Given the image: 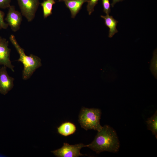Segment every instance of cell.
<instances>
[{
    "mask_svg": "<svg viewBox=\"0 0 157 157\" xmlns=\"http://www.w3.org/2000/svg\"><path fill=\"white\" fill-rule=\"evenodd\" d=\"M22 16L30 22L34 19L40 4L39 0H17Z\"/></svg>",
    "mask_w": 157,
    "mask_h": 157,
    "instance_id": "cell-4",
    "label": "cell"
},
{
    "mask_svg": "<svg viewBox=\"0 0 157 157\" xmlns=\"http://www.w3.org/2000/svg\"><path fill=\"white\" fill-rule=\"evenodd\" d=\"M101 17L104 19L105 25L109 28L108 37L112 38L118 32L116 28L118 21L114 19L112 16L108 14H107L105 16L101 15Z\"/></svg>",
    "mask_w": 157,
    "mask_h": 157,
    "instance_id": "cell-10",
    "label": "cell"
},
{
    "mask_svg": "<svg viewBox=\"0 0 157 157\" xmlns=\"http://www.w3.org/2000/svg\"><path fill=\"white\" fill-rule=\"evenodd\" d=\"M63 1V0H58L59 1Z\"/></svg>",
    "mask_w": 157,
    "mask_h": 157,
    "instance_id": "cell-19",
    "label": "cell"
},
{
    "mask_svg": "<svg viewBox=\"0 0 157 157\" xmlns=\"http://www.w3.org/2000/svg\"><path fill=\"white\" fill-rule=\"evenodd\" d=\"M101 115L100 109L83 107L78 116V121L81 127L86 130L93 129L99 131L102 127L100 122Z\"/></svg>",
    "mask_w": 157,
    "mask_h": 157,
    "instance_id": "cell-3",
    "label": "cell"
},
{
    "mask_svg": "<svg viewBox=\"0 0 157 157\" xmlns=\"http://www.w3.org/2000/svg\"><path fill=\"white\" fill-rule=\"evenodd\" d=\"M57 130L59 134L67 136L74 133L76 130V127L73 123L67 122L63 123L58 127Z\"/></svg>",
    "mask_w": 157,
    "mask_h": 157,
    "instance_id": "cell-11",
    "label": "cell"
},
{
    "mask_svg": "<svg viewBox=\"0 0 157 157\" xmlns=\"http://www.w3.org/2000/svg\"><path fill=\"white\" fill-rule=\"evenodd\" d=\"M22 16L21 13L17 10L14 6L11 5L8 8L5 20L13 32L19 30L22 20Z\"/></svg>",
    "mask_w": 157,
    "mask_h": 157,
    "instance_id": "cell-6",
    "label": "cell"
},
{
    "mask_svg": "<svg viewBox=\"0 0 157 157\" xmlns=\"http://www.w3.org/2000/svg\"><path fill=\"white\" fill-rule=\"evenodd\" d=\"M9 40L19 55V58L17 61L21 62L23 65L22 78L24 80H27L37 69L42 66L41 60L38 56L33 54L28 56L26 55L24 50L19 45L13 35H10Z\"/></svg>",
    "mask_w": 157,
    "mask_h": 157,
    "instance_id": "cell-2",
    "label": "cell"
},
{
    "mask_svg": "<svg viewBox=\"0 0 157 157\" xmlns=\"http://www.w3.org/2000/svg\"><path fill=\"white\" fill-rule=\"evenodd\" d=\"M89 0H63L67 8L69 10L72 18H74L81 8L83 4Z\"/></svg>",
    "mask_w": 157,
    "mask_h": 157,
    "instance_id": "cell-9",
    "label": "cell"
},
{
    "mask_svg": "<svg viewBox=\"0 0 157 157\" xmlns=\"http://www.w3.org/2000/svg\"><path fill=\"white\" fill-rule=\"evenodd\" d=\"M4 12L0 10V29H6L8 26V24L4 21Z\"/></svg>",
    "mask_w": 157,
    "mask_h": 157,
    "instance_id": "cell-16",
    "label": "cell"
},
{
    "mask_svg": "<svg viewBox=\"0 0 157 157\" xmlns=\"http://www.w3.org/2000/svg\"><path fill=\"white\" fill-rule=\"evenodd\" d=\"M123 0H112V2L111 4L112 7H113L114 5L117 3Z\"/></svg>",
    "mask_w": 157,
    "mask_h": 157,
    "instance_id": "cell-18",
    "label": "cell"
},
{
    "mask_svg": "<svg viewBox=\"0 0 157 157\" xmlns=\"http://www.w3.org/2000/svg\"><path fill=\"white\" fill-rule=\"evenodd\" d=\"M56 0H44L40 3L42 7L44 18H45L52 13L53 5L56 3Z\"/></svg>",
    "mask_w": 157,
    "mask_h": 157,
    "instance_id": "cell-12",
    "label": "cell"
},
{
    "mask_svg": "<svg viewBox=\"0 0 157 157\" xmlns=\"http://www.w3.org/2000/svg\"><path fill=\"white\" fill-rule=\"evenodd\" d=\"M147 129L151 131L153 135H155L157 138V112H155L154 114L146 121Z\"/></svg>",
    "mask_w": 157,
    "mask_h": 157,
    "instance_id": "cell-13",
    "label": "cell"
},
{
    "mask_svg": "<svg viewBox=\"0 0 157 157\" xmlns=\"http://www.w3.org/2000/svg\"><path fill=\"white\" fill-rule=\"evenodd\" d=\"M9 41L0 36V65H3L14 72V66L10 60L11 49L8 48Z\"/></svg>",
    "mask_w": 157,
    "mask_h": 157,
    "instance_id": "cell-7",
    "label": "cell"
},
{
    "mask_svg": "<svg viewBox=\"0 0 157 157\" xmlns=\"http://www.w3.org/2000/svg\"><path fill=\"white\" fill-rule=\"evenodd\" d=\"M11 0H0V8H8L11 6Z\"/></svg>",
    "mask_w": 157,
    "mask_h": 157,
    "instance_id": "cell-17",
    "label": "cell"
},
{
    "mask_svg": "<svg viewBox=\"0 0 157 157\" xmlns=\"http://www.w3.org/2000/svg\"><path fill=\"white\" fill-rule=\"evenodd\" d=\"M6 69L5 66L0 68V93L3 95L7 94L14 86V78L9 76Z\"/></svg>",
    "mask_w": 157,
    "mask_h": 157,
    "instance_id": "cell-8",
    "label": "cell"
},
{
    "mask_svg": "<svg viewBox=\"0 0 157 157\" xmlns=\"http://www.w3.org/2000/svg\"><path fill=\"white\" fill-rule=\"evenodd\" d=\"M86 145V147L99 154L104 151L117 152L120 143L115 130L110 126L106 125L98 131L93 141Z\"/></svg>",
    "mask_w": 157,
    "mask_h": 157,
    "instance_id": "cell-1",
    "label": "cell"
},
{
    "mask_svg": "<svg viewBox=\"0 0 157 157\" xmlns=\"http://www.w3.org/2000/svg\"><path fill=\"white\" fill-rule=\"evenodd\" d=\"M86 146L82 143L71 145L64 143L61 148L51 151V152L58 157H77L86 155L81 153L80 150L82 148L86 147Z\"/></svg>",
    "mask_w": 157,
    "mask_h": 157,
    "instance_id": "cell-5",
    "label": "cell"
},
{
    "mask_svg": "<svg viewBox=\"0 0 157 157\" xmlns=\"http://www.w3.org/2000/svg\"><path fill=\"white\" fill-rule=\"evenodd\" d=\"M99 0H89L87 6V10L89 15L94 11V6Z\"/></svg>",
    "mask_w": 157,
    "mask_h": 157,
    "instance_id": "cell-14",
    "label": "cell"
},
{
    "mask_svg": "<svg viewBox=\"0 0 157 157\" xmlns=\"http://www.w3.org/2000/svg\"><path fill=\"white\" fill-rule=\"evenodd\" d=\"M103 8V11L106 14L110 12V5L109 0H101Z\"/></svg>",
    "mask_w": 157,
    "mask_h": 157,
    "instance_id": "cell-15",
    "label": "cell"
}]
</instances>
